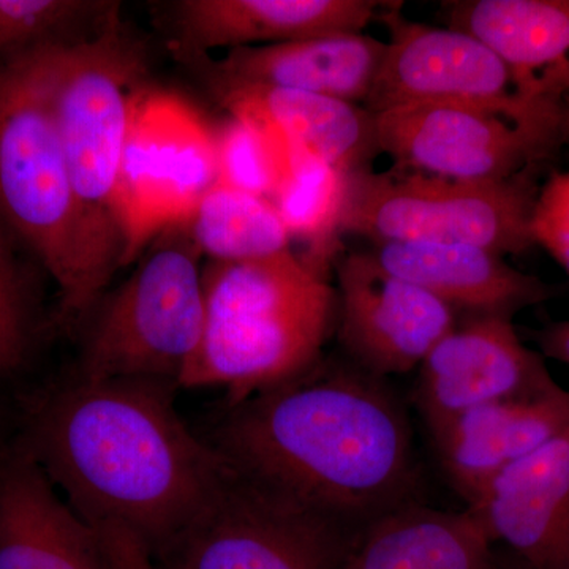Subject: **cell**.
<instances>
[{
    "label": "cell",
    "mask_w": 569,
    "mask_h": 569,
    "mask_svg": "<svg viewBox=\"0 0 569 569\" xmlns=\"http://www.w3.org/2000/svg\"><path fill=\"white\" fill-rule=\"evenodd\" d=\"M228 114L242 116L350 174L378 151L376 118L362 104L272 86H211Z\"/></svg>",
    "instance_id": "ffe728a7"
},
{
    "label": "cell",
    "mask_w": 569,
    "mask_h": 569,
    "mask_svg": "<svg viewBox=\"0 0 569 569\" xmlns=\"http://www.w3.org/2000/svg\"><path fill=\"white\" fill-rule=\"evenodd\" d=\"M569 93V62L548 71L535 86L538 99L561 100Z\"/></svg>",
    "instance_id": "f546056e"
},
{
    "label": "cell",
    "mask_w": 569,
    "mask_h": 569,
    "mask_svg": "<svg viewBox=\"0 0 569 569\" xmlns=\"http://www.w3.org/2000/svg\"><path fill=\"white\" fill-rule=\"evenodd\" d=\"M490 569H505V568H500V567H498V565L496 563V561H493V567H492V568H490ZM519 569H529V568L523 567V565H522V568H519Z\"/></svg>",
    "instance_id": "1f68e13d"
},
{
    "label": "cell",
    "mask_w": 569,
    "mask_h": 569,
    "mask_svg": "<svg viewBox=\"0 0 569 569\" xmlns=\"http://www.w3.org/2000/svg\"><path fill=\"white\" fill-rule=\"evenodd\" d=\"M337 326L355 366L400 376L421 366L455 328V310L387 271L370 252L337 257Z\"/></svg>",
    "instance_id": "7c38bea8"
},
{
    "label": "cell",
    "mask_w": 569,
    "mask_h": 569,
    "mask_svg": "<svg viewBox=\"0 0 569 569\" xmlns=\"http://www.w3.org/2000/svg\"><path fill=\"white\" fill-rule=\"evenodd\" d=\"M443 9L448 28L488 47L529 99L542 74L569 62V0H456Z\"/></svg>",
    "instance_id": "7402d4cb"
},
{
    "label": "cell",
    "mask_w": 569,
    "mask_h": 569,
    "mask_svg": "<svg viewBox=\"0 0 569 569\" xmlns=\"http://www.w3.org/2000/svg\"><path fill=\"white\" fill-rule=\"evenodd\" d=\"M219 183L217 129L174 93L141 84L133 96L118 183L122 268L182 227Z\"/></svg>",
    "instance_id": "ba28073f"
},
{
    "label": "cell",
    "mask_w": 569,
    "mask_h": 569,
    "mask_svg": "<svg viewBox=\"0 0 569 569\" xmlns=\"http://www.w3.org/2000/svg\"><path fill=\"white\" fill-rule=\"evenodd\" d=\"M569 425V389L512 397L473 408L436 438L441 463L468 505L505 468L527 458Z\"/></svg>",
    "instance_id": "ac0fdd59"
},
{
    "label": "cell",
    "mask_w": 569,
    "mask_h": 569,
    "mask_svg": "<svg viewBox=\"0 0 569 569\" xmlns=\"http://www.w3.org/2000/svg\"><path fill=\"white\" fill-rule=\"evenodd\" d=\"M213 447L356 537L413 503L418 471L406 413L380 378L358 366L317 362L230 403Z\"/></svg>",
    "instance_id": "7a4b0ae2"
},
{
    "label": "cell",
    "mask_w": 569,
    "mask_h": 569,
    "mask_svg": "<svg viewBox=\"0 0 569 569\" xmlns=\"http://www.w3.org/2000/svg\"><path fill=\"white\" fill-rule=\"evenodd\" d=\"M204 328L179 387L224 388L230 403L301 376L320 361L337 295L293 250L203 268Z\"/></svg>",
    "instance_id": "277c9868"
},
{
    "label": "cell",
    "mask_w": 569,
    "mask_h": 569,
    "mask_svg": "<svg viewBox=\"0 0 569 569\" xmlns=\"http://www.w3.org/2000/svg\"><path fill=\"white\" fill-rule=\"evenodd\" d=\"M383 6L372 0H179L168 9L170 48L187 63L220 48L362 32Z\"/></svg>",
    "instance_id": "5bb4252c"
},
{
    "label": "cell",
    "mask_w": 569,
    "mask_h": 569,
    "mask_svg": "<svg viewBox=\"0 0 569 569\" xmlns=\"http://www.w3.org/2000/svg\"><path fill=\"white\" fill-rule=\"evenodd\" d=\"M82 380H151L179 387L204 328L201 254L181 227L159 236L140 264L97 306Z\"/></svg>",
    "instance_id": "8992f818"
},
{
    "label": "cell",
    "mask_w": 569,
    "mask_h": 569,
    "mask_svg": "<svg viewBox=\"0 0 569 569\" xmlns=\"http://www.w3.org/2000/svg\"><path fill=\"white\" fill-rule=\"evenodd\" d=\"M170 388L77 378L36 403L21 447L89 526L126 531L156 563L231 468L190 432Z\"/></svg>",
    "instance_id": "6da1fadb"
},
{
    "label": "cell",
    "mask_w": 569,
    "mask_h": 569,
    "mask_svg": "<svg viewBox=\"0 0 569 569\" xmlns=\"http://www.w3.org/2000/svg\"><path fill=\"white\" fill-rule=\"evenodd\" d=\"M13 244L18 242L0 223V376L24 366L33 340L31 291Z\"/></svg>",
    "instance_id": "484cf974"
},
{
    "label": "cell",
    "mask_w": 569,
    "mask_h": 569,
    "mask_svg": "<svg viewBox=\"0 0 569 569\" xmlns=\"http://www.w3.org/2000/svg\"><path fill=\"white\" fill-rule=\"evenodd\" d=\"M50 93L71 183L100 241L122 268L118 183L146 56L121 20L71 43L51 44Z\"/></svg>",
    "instance_id": "5b68a950"
},
{
    "label": "cell",
    "mask_w": 569,
    "mask_h": 569,
    "mask_svg": "<svg viewBox=\"0 0 569 569\" xmlns=\"http://www.w3.org/2000/svg\"><path fill=\"white\" fill-rule=\"evenodd\" d=\"M370 254L387 271L468 316L511 318L549 298L546 283L523 274L482 247L441 242H372Z\"/></svg>",
    "instance_id": "d6986e66"
},
{
    "label": "cell",
    "mask_w": 569,
    "mask_h": 569,
    "mask_svg": "<svg viewBox=\"0 0 569 569\" xmlns=\"http://www.w3.org/2000/svg\"><path fill=\"white\" fill-rule=\"evenodd\" d=\"M356 538L231 463L203 511L157 567L342 569Z\"/></svg>",
    "instance_id": "9c48e42d"
},
{
    "label": "cell",
    "mask_w": 569,
    "mask_h": 569,
    "mask_svg": "<svg viewBox=\"0 0 569 569\" xmlns=\"http://www.w3.org/2000/svg\"><path fill=\"white\" fill-rule=\"evenodd\" d=\"M535 244L569 272V171L557 173L538 192L531 219Z\"/></svg>",
    "instance_id": "4316f807"
},
{
    "label": "cell",
    "mask_w": 569,
    "mask_h": 569,
    "mask_svg": "<svg viewBox=\"0 0 569 569\" xmlns=\"http://www.w3.org/2000/svg\"><path fill=\"white\" fill-rule=\"evenodd\" d=\"M561 102H563L565 110H567L568 122H569V93H567V96H565L563 99H561Z\"/></svg>",
    "instance_id": "4dcf8cb0"
},
{
    "label": "cell",
    "mask_w": 569,
    "mask_h": 569,
    "mask_svg": "<svg viewBox=\"0 0 569 569\" xmlns=\"http://www.w3.org/2000/svg\"><path fill=\"white\" fill-rule=\"evenodd\" d=\"M219 183L272 201L287 167L288 146L260 123L228 114L217 129Z\"/></svg>",
    "instance_id": "d4e9b609"
},
{
    "label": "cell",
    "mask_w": 569,
    "mask_h": 569,
    "mask_svg": "<svg viewBox=\"0 0 569 569\" xmlns=\"http://www.w3.org/2000/svg\"><path fill=\"white\" fill-rule=\"evenodd\" d=\"M347 178L348 173L335 164L288 146L282 182L271 201L290 239L309 244L302 260L325 277L329 263L337 260Z\"/></svg>",
    "instance_id": "cb8c5ba5"
},
{
    "label": "cell",
    "mask_w": 569,
    "mask_h": 569,
    "mask_svg": "<svg viewBox=\"0 0 569 569\" xmlns=\"http://www.w3.org/2000/svg\"><path fill=\"white\" fill-rule=\"evenodd\" d=\"M537 339L542 353L569 366V321L549 326Z\"/></svg>",
    "instance_id": "f1b7e54d"
},
{
    "label": "cell",
    "mask_w": 569,
    "mask_h": 569,
    "mask_svg": "<svg viewBox=\"0 0 569 569\" xmlns=\"http://www.w3.org/2000/svg\"><path fill=\"white\" fill-rule=\"evenodd\" d=\"M0 569H114L97 530L22 448L0 459Z\"/></svg>",
    "instance_id": "2e32d148"
},
{
    "label": "cell",
    "mask_w": 569,
    "mask_h": 569,
    "mask_svg": "<svg viewBox=\"0 0 569 569\" xmlns=\"http://www.w3.org/2000/svg\"><path fill=\"white\" fill-rule=\"evenodd\" d=\"M535 168L498 182H468L413 171L348 174L340 234L372 242L417 241L522 253L535 244Z\"/></svg>",
    "instance_id": "52a82bcc"
},
{
    "label": "cell",
    "mask_w": 569,
    "mask_h": 569,
    "mask_svg": "<svg viewBox=\"0 0 569 569\" xmlns=\"http://www.w3.org/2000/svg\"><path fill=\"white\" fill-rule=\"evenodd\" d=\"M373 118L378 151L400 170L458 181H507L569 142L567 127L475 104H410Z\"/></svg>",
    "instance_id": "8fae6325"
},
{
    "label": "cell",
    "mask_w": 569,
    "mask_h": 569,
    "mask_svg": "<svg viewBox=\"0 0 569 569\" xmlns=\"http://www.w3.org/2000/svg\"><path fill=\"white\" fill-rule=\"evenodd\" d=\"M468 509L523 567L569 569V425L500 471Z\"/></svg>",
    "instance_id": "9a60e30c"
},
{
    "label": "cell",
    "mask_w": 569,
    "mask_h": 569,
    "mask_svg": "<svg viewBox=\"0 0 569 569\" xmlns=\"http://www.w3.org/2000/svg\"><path fill=\"white\" fill-rule=\"evenodd\" d=\"M201 257L216 263L263 260L290 249V234L274 204L216 183L182 224Z\"/></svg>",
    "instance_id": "603a6c76"
},
{
    "label": "cell",
    "mask_w": 569,
    "mask_h": 569,
    "mask_svg": "<svg viewBox=\"0 0 569 569\" xmlns=\"http://www.w3.org/2000/svg\"><path fill=\"white\" fill-rule=\"evenodd\" d=\"M378 18L387 24L389 40L362 104L373 114L410 104H475L569 130L561 100L522 96L511 70L475 37L410 21L399 3H385Z\"/></svg>",
    "instance_id": "30bf717a"
},
{
    "label": "cell",
    "mask_w": 569,
    "mask_h": 569,
    "mask_svg": "<svg viewBox=\"0 0 569 569\" xmlns=\"http://www.w3.org/2000/svg\"><path fill=\"white\" fill-rule=\"evenodd\" d=\"M48 48L0 59V223L54 280L67 325L91 313L116 269L82 211L50 93Z\"/></svg>",
    "instance_id": "3957f363"
},
{
    "label": "cell",
    "mask_w": 569,
    "mask_h": 569,
    "mask_svg": "<svg viewBox=\"0 0 569 569\" xmlns=\"http://www.w3.org/2000/svg\"><path fill=\"white\" fill-rule=\"evenodd\" d=\"M387 41L362 32L336 33L228 51L220 61L187 62L211 86H272L365 104Z\"/></svg>",
    "instance_id": "e0dca14e"
},
{
    "label": "cell",
    "mask_w": 569,
    "mask_h": 569,
    "mask_svg": "<svg viewBox=\"0 0 569 569\" xmlns=\"http://www.w3.org/2000/svg\"><path fill=\"white\" fill-rule=\"evenodd\" d=\"M114 569H160L129 533L116 527H93Z\"/></svg>",
    "instance_id": "83f0119b"
},
{
    "label": "cell",
    "mask_w": 569,
    "mask_h": 569,
    "mask_svg": "<svg viewBox=\"0 0 569 569\" xmlns=\"http://www.w3.org/2000/svg\"><path fill=\"white\" fill-rule=\"evenodd\" d=\"M419 367L418 406L433 437L468 410L557 385L507 317L468 316Z\"/></svg>",
    "instance_id": "4fadbf2b"
},
{
    "label": "cell",
    "mask_w": 569,
    "mask_h": 569,
    "mask_svg": "<svg viewBox=\"0 0 569 569\" xmlns=\"http://www.w3.org/2000/svg\"><path fill=\"white\" fill-rule=\"evenodd\" d=\"M492 545L470 509L438 511L413 501L362 530L342 569H490Z\"/></svg>",
    "instance_id": "44dd1931"
}]
</instances>
